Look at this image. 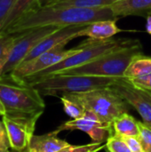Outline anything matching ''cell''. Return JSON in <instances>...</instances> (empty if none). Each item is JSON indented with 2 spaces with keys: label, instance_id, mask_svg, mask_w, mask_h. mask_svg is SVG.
<instances>
[{
  "label": "cell",
  "instance_id": "obj_26",
  "mask_svg": "<svg viewBox=\"0 0 151 152\" xmlns=\"http://www.w3.org/2000/svg\"><path fill=\"white\" fill-rule=\"evenodd\" d=\"M11 148L6 128L4 123L0 121V152H12L10 151Z\"/></svg>",
  "mask_w": 151,
  "mask_h": 152
},
{
  "label": "cell",
  "instance_id": "obj_21",
  "mask_svg": "<svg viewBox=\"0 0 151 152\" xmlns=\"http://www.w3.org/2000/svg\"><path fill=\"white\" fill-rule=\"evenodd\" d=\"M61 101L63 105L64 111L72 119L80 118L85 115V110L83 108V106L79 104L77 102H76L75 100L67 96L66 94L61 96Z\"/></svg>",
  "mask_w": 151,
  "mask_h": 152
},
{
  "label": "cell",
  "instance_id": "obj_5",
  "mask_svg": "<svg viewBox=\"0 0 151 152\" xmlns=\"http://www.w3.org/2000/svg\"><path fill=\"white\" fill-rule=\"evenodd\" d=\"M116 79L94 76L53 74L28 84L36 89L41 95L58 96L109 87Z\"/></svg>",
  "mask_w": 151,
  "mask_h": 152
},
{
  "label": "cell",
  "instance_id": "obj_8",
  "mask_svg": "<svg viewBox=\"0 0 151 152\" xmlns=\"http://www.w3.org/2000/svg\"><path fill=\"white\" fill-rule=\"evenodd\" d=\"M67 44H61L55 48L44 53L43 54L37 56L35 59H32L28 61L21 62L10 75L18 80H23L24 78L35 75L38 72H41L57 63L62 60L76 54L80 51V46H77L72 49L64 50V47Z\"/></svg>",
  "mask_w": 151,
  "mask_h": 152
},
{
  "label": "cell",
  "instance_id": "obj_25",
  "mask_svg": "<svg viewBox=\"0 0 151 152\" xmlns=\"http://www.w3.org/2000/svg\"><path fill=\"white\" fill-rule=\"evenodd\" d=\"M18 0H0V31Z\"/></svg>",
  "mask_w": 151,
  "mask_h": 152
},
{
  "label": "cell",
  "instance_id": "obj_1",
  "mask_svg": "<svg viewBox=\"0 0 151 152\" xmlns=\"http://www.w3.org/2000/svg\"><path fill=\"white\" fill-rule=\"evenodd\" d=\"M118 19L111 7L77 8L55 5L38 6L27 12L2 33L16 34L24 30L44 27L88 25L97 20Z\"/></svg>",
  "mask_w": 151,
  "mask_h": 152
},
{
  "label": "cell",
  "instance_id": "obj_9",
  "mask_svg": "<svg viewBox=\"0 0 151 152\" xmlns=\"http://www.w3.org/2000/svg\"><path fill=\"white\" fill-rule=\"evenodd\" d=\"M131 107L140 114L143 123L151 127L150 92L134 86L130 80L120 77L110 86Z\"/></svg>",
  "mask_w": 151,
  "mask_h": 152
},
{
  "label": "cell",
  "instance_id": "obj_32",
  "mask_svg": "<svg viewBox=\"0 0 151 152\" xmlns=\"http://www.w3.org/2000/svg\"><path fill=\"white\" fill-rule=\"evenodd\" d=\"M150 94H151V91H150Z\"/></svg>",
  "mask_w": 151,
  "mask_h": 152
},
{
  "label": "cell",
  "instance_id": "obj_19",
  "mask_svg": "<svg viewBox=\"0 0 151 152\" xmlns=\"http://www.w3.org/2000/svg\"><path fill=\"white\" fill-rule=\"evenodd\" d=\"M116 0H52L46 5L77 8H102L110 7Z\"/></svg>",
  "mask_w": 151,
  "mask_h": 152
},
{
  "label": "cell",
  "instance_id": "obj_31",
  "mask_svg": "<svg viewBox=\"0 0 151 152\" xmlns=\"http://www.w3.org/2000/svg\"><path fill=\"white\" fill-rule=\"evenodd\" d=\"M52 0H38V5L39 6H44L48 3H50Z\"/></svg>",
  "mask_w": 151,
  "mask_h": 152
},
{
  "label": "cell",
  "instance_id": "obj_30",
  "mask_svg": "<svg viewBox=\"0 0 151 152\" xmlns=\"http://www.w3.org/2000/svg\"><path fill=\"white\" fill-rule=\"evenodd\" d=\"M5 114V109H4V106L2 102V101L0 100V116H4Z\"/></svg>",
  "mask_w": 151,
  "mask_h": 152
},
{
  "label": "cell",
  "instance_id": "obj_27",
  "mask_svg": "<svg viewBox=\"0 0 151 152\" xmlns=\"http://www.w3.org/2000/svg\"><path fill=\"white\" fill-rule=\"evenodd\" d=\"M130 81L139 88L151 91V73L149 75L144 76V77H139V78L131 79Z\"/></svg>",
  "mask_w": 151,
  "mask_h": 152
},
{
  "label": "cell",
  "instance_id": "obj_16",
  "mask_svg": "<svg viewBox=\"0 0 151 152\" xmlns=\"http://www.w3.org/2000/svg\"><path fill=\"white\" fill-rule=\"evenodd\" d=\"M111 125L113 134L115 135L120 137H139L140 135V121L135 119L128 112L117 117Z\"/></svg>",
  "mask_w": 151,
  "mask_h": 152
},
{
  "label": "cell",
  "instance_id": "obj_22",
  "mask_svg": "<svg viewBox=\"0 0 151 152\" xmlns=\"http://www.w3.org/2000/svg\"><path fill=\"white\" fill-rule=\"evenodd\" d=\"M105 144L107 152H132L124 139L115 134L109 136Z\"/></svg>",
  "mask_w": 151,
  "mask_h": 152
},
{
  "label": "cell",
  "instance_id": "obj_28",
  "mask_svg": "<svg viewBox=\"0 0 151 152\" xmlns=\"http://www.w3.org/2000/svg\"><path fill=\"white\" fill-rule=\"evenodd\" d=\"M124 141L128 145L129 149L132 152H144L143 148L141 144V142L138 137H131V136H124L122 137Z\"/></svg>",
  "mask_w": 151,
  "mask_h": 152
},
{
  "label": "cell",
  "instance_id": "obj_20",
  "mask_svg": "<svg viewBox=\"0 0 151 152\" xmlns=\"http://www.w3.org/2000/svg\"><path fill=\"white\" fill-rule=\"evenodd\" d=\"M14 38V34L0 33V77L3 76L4 69L9 60Z\"/></svg>",
  "mask_w": 151,
  "mask_h": 152
},
{
  "label": "cell",
  "instance_id": "obj_12",
  "mask_svg": "<svg viewBox=\"0 0 151 152\" xmlns=\"http://www.w3.org/2000/svg\"><path fill=\"white\" fill-rule=\"evenodd\" d=\"M2 122L6 128L12 149L16 152L28 151L36 123L12 120L5 116H3Z\"/></svg>",
  "mask_w": 151,
  "mask_h": 152
},
{
  "label": "cell",
  "instance_id": "obj_13",
  "mask_svg": "<svg viewBox=\"0 0 151 152\" xmlns=\"http://www.w3.org/2000/svg\"><path fill=\"white\" fill-rule=\"evenodd\" d=\"M118 19L97 20L86 25L78 34V37H87L94 40H107L122 30L117 25Z\"/></svg>",
  "mask_w": 151,
  "mask_h": 152
},
{
  "label": "cell",
  "instance_id": "obj_24",
  "mask_svg": "<svg viewBox=\"0 0 151 152\" xmlns=\"http://www.w3.org/2000/svg\"><path fill=\"white\" fill-rule=\"evenodd\" d=\"M139 140L144 152H151V127L140 122V135Z\"/></svg>",
  "mask_w": 151,
  "mask_h": 152
},
{
  "label": "cell",
  "instance_id": "obj_2",
  "mask_svg": "<svg viewBox=\"0 0 151 152\" xmlns=\"http://www.w3.org/2000/svg\"><path fill=\"white\" fill-rule=\"evenodd\" d=\"M0 100L5 109L4 116L12 120L36 123L45 108L36 89L10 74L0 77Z\"/></svg>",
  "mask_w": 151,
  "mask_h": 152
},
{
  "label": "cell",
  "instance_id": "obj_29",
  "mask_svg": "<svg viewBox=\"0 0 151 152\" xmlns=\"http://www.w3.org/2000/svg\"><path fill=\"white\" fill-rule=\"evenodd\" d=\"M146 30L147 32L151 36V15L147 17V21H146Z\"/></svg>",
  "mask_w": 151,
  "mask_h": 152
},
{
  "label": "cell",
  "instance_id": "obj_4",
  "mask_svg": "<svg viewBox=\"0 0 151 152\" xmlns=\"http://www.w3.org/2000/svg\"><path fill=\"white\" fill-rule=\"evenodd\" d=\"M136 41L137 39H131V38H118V39L110 38L107 40H94V39L88 38L86 41L83 42V44L79 45L80 51L76 54L62 60L59 63L41 72H38L35 75L24 78L23 81L27 83H30L49 75L56 74L63 70L82 66L97 59L98 57L107 53L134 44Z\"/></svg>",
  "mask_w": 151,
  "mask_h": 152
},
{
  "label": "cell",
  "instance_id": "obj_6",
  "mask_svg": "<svg viewBox=\"0 0 151 152\" xmlns=\"http://www.w3.org/2000/svg\"><path fill=\"white\" fill-rule=\"evenodd\" d=\"M66 95L81 104L86 111L93 113L102 122L109 125L117 117L129 110L130 105L110 86Z\"/></svg>",
  "mask_w": 151,
  "mask_h": 152
},
{
  "label": "cell",
  "instance_id": "obj_11",
  "mask_svg": "<svg viewBox=\"0 0 151 152\" xmlns=\"http://www.w3.org/2000/svg\"><path fill=\"white\" fill-rule=\"evenodd\" d=\"M86 25H71L66 27H60L54 32L42 39L26 56L23 61H28L32 59H35L37 56L43 54L44 53L48 52L61 44H68L70 40L76 37H79V32Z\"/></svg>",
  "mask_w": 151,
  "mask_h": 152
},
{
  "label": "cell",
  "instance_id": "obj_23",
  "mask_svg": "<svg viewBox=\"0 0 151 152\" xmlns=\"http://www.w3.org/2000/svg\"><path fill=\"white\" fill-rule=\"evenodd\" d=\"M106 148L105 143L92 142L85 145H69L59 152H99Z\"/></svg>",
  "mask_w": 151,
  "mask_h": 152
},
{
  "label": "cell",
  "instance_id": "obj_14",
  "mask_svg": "<svg viewBox=\"0 0 151 152\" xmlns=\"http://www.w3.org/2000/svg\"><path fill=\"white\" fill-rule=\"evenodd\" d=\"M59 132L54 130L42 135H33L28 151L30 152H59L69 146L66 141L58 137Z\"/></svg>",
  "mask_w": 151,
  "mask_h": 152
},
{
  "label": "cell",
  "instance_id": "obj_7",
  "mask_svg": "<svg viewBox=\"0 0 151 152\" xmlns=\"http://www.w3.org/2000/svg\"><path fill=\"white\" fill-rule=\"evenodd\" d=\"M59 28L60 27L57 26H44L29 28L14 34V43L9 60L4 69L3 76L12 73L42 39L54 32Z\"/></svg>",
  "mask_w": 151,
  "mask_h": 152
},
{
  "label": "cell",
  "instance_id": "obj_10",
  "mask_svg": "<svg viewBox=\"0 0 151 152\" xmlns=\"http://www.w3.org/2000/svg\"><path fill=\"white\" fill-rule=\"evenodd\" d=\"M56 130L59 133L62 131H82L87 134L92 142L95 143H104L108 137L113 134L112 125L102 122L93 113L86 110L82 118L69 120L58 126Z\"/></svg>",
  "mask_w": 151,
  "mask_h": 152
},
{
  "label": "cell",
  "instance_id": "obj_15",
  "mask_svg": "<svg viewBox=\"0 0 151 152\" xmlns=\"http://www.w3.org/2000/svg\"><path fill=\"white\" fill-rule=\"evenodd\" d=\"M110 7L116 17H148L151 14V0H121Z\"/></svg>",
  "mask_w": 151,
  "mask_h": 152
},
{
  "label": "cell",
  "instance_id": "obj_3",
  "mask_svg": "<svg viewBox=\"0 0 151 152\" xmlns=\"http://www.w3.org/2000/svg\"><path fill=\"white\" fill-rule=\"evenodd\" d=\"M142 54V44L137 40L131 45L107 53L86 64L63 70L56 74L120 78L124 77L125 72L131 62Z\"/></svg>",
  "mask_w": 151,
  "mask_h": 152
},
{
  "label": "cell",
  "instance_id": "obj_17",
  "mask_svg": "<svg viewBox=\"0 0 151 152\" xmlns=\"http://www.w3.org/2000/svg\"><path fill=\"white\" fill-rule=\"evenodd\" d=\"M151 73V57L144 54L135 58L128 66L124 77L126 79H134L144 77Z\"/></svg>",
  "mask_w": 151,
  "mask_h": 152
},
{
  "label": "cell",
  "instance_id": "obj_33",
  "mask_svg": "<svg viewBox=\"0 0 151 152\" xmlns=\"http://www.w3.org/2000/svg\"><path fill=\"white\" fill-rule=\"evenodd\" d=\"M28 152H30V151H28Z\"/></svg>",
  "mask_w": 151,
  "mask_h": 152
},
{
  "label": "cell",
  "instance_id": "obj_18",
  "mask_svg": "<svg viewBox=\"0 0 151 152\" xmlns=\"http://www.w3.org/2000/svg\"><path fill=\"white\" fill-rule=\"evenodd\" d=\"M38 6V0H18L14 7L12 8V12L6 18L0 33L7 29L11 25H12L16 20L21 18L27 12H30L31 10Z\"/></svg>",
  "mask_w": 151,
  "mask_h": 152
}]
</instances>
